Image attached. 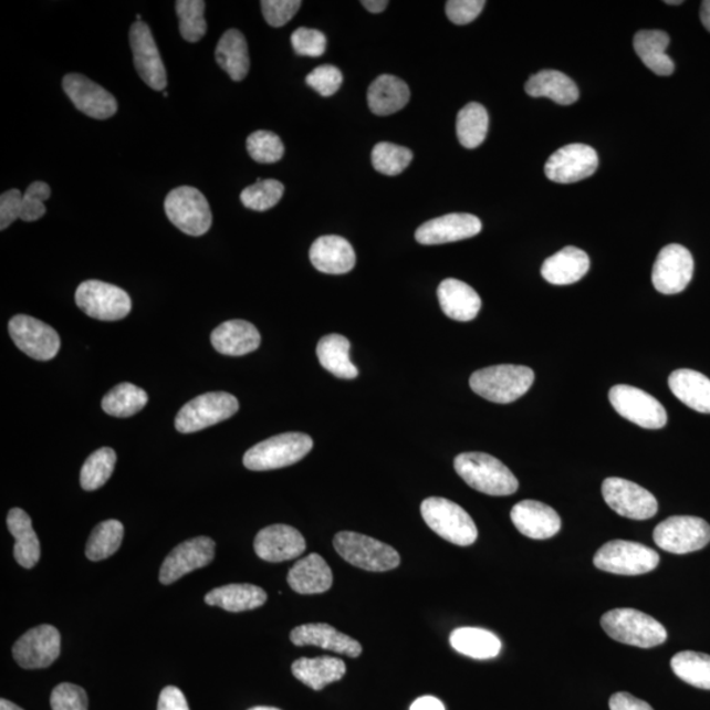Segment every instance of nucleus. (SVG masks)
Segmentation results:
<instances>
[{
  "label": "nucleus",
  "mask_w": 710,
  "mask_h": 710,
  "mask_svg": "<svg viewBox=\"0 0 710 710\" xmlns=\"http://www.w3.org/2000/svg\"><path fill=\"white\" fill-rule=\"evenodd\" d=\"M288 582L297 594H323L332 587L333 574L323 556L310 554L290 570Z\"/></svg>",
  "instance_id": "28"
},
{
  "label": "nucleus",
  "mask_w": 710,
  "mask_h": 710,
  "mask_svg": "<svg viewBox=\"0 0 710 710\" xmlns=\"http://www.w3.org/2000/svg\"><path fill=\"white\" fill-rule=\"evenodd\" d=\"M455 469L471 489L491 497H510L519 490V480L498 458L485 452H463Z\"/></svg>",
  "instance_id": "1"
},
{
  "label": "nucleus",
  "mask_w": 710,
  "mask_h": 710,
  "mask_svg": "<svg viewBox=\"0 0 710 710\" xmlns=\"http://www.w3.org/2000/svg\"><path fill=\"white\" fill-rule=\"evenodd\" d=\"M61 635L52 625H40L28 630L13 645V659L27 670L52 666L60 657Z\"/></svg>",
  "instance_id": "17"
},
{
  "label": "nucleus",
  "mask_w": 710,
  "mask_h": 710,
  "mask_svg": "<svg viewBox=\"0 0 710 710\" xmlns=\"http://www.w3.org/2000/svg\"><path fill=\"white\" fill-rule=\"evenodd\" d=\"M157 710H190V708L184 692L177 687L169 686L159 695Z\"/></svg>",
  "instance_id": "56"
},
{
  "label": "nucleus",
  "mask_w": 710,
  "mask_h": 710,
  "mask_svg": "<svg viewBox=\"0 0 710 710\" xmlns=\"http://www.w3.org/2000/svg\"><path fill=\"white\" fill-rule=\"evenodd\" d=\"M129 44L140 79L156 92H165L167 86L166 69L148 24L144 22L132 24Z\"/></svg>",
  "instance_id": "18"
},
{
  "label": "nucleus",
  "mask_w": 710,
  "mask_h": 710,
  "mask_svg": "<svg viewBox=\"0 0 710 710\" xmlns=\"http://www.w3.org/2000/svg\"><path fill=\"white\" fill-rule=\"evenodd\" d=\"M409 97L407 83L389 74L378 76L368 87L367 93L368 107L378 116L399 113L407 106Z\"/></svg>",
  "instance_id": "30"
},
{
  "label": "nucleus",
  "mask_w": 710,
  "mask_h": 710,
  "mask_svg": "<svg viewBox=\"0 0 710 710\" xmlns=\"http://www.w3.org/2000/svg\"><path fill=\"white\" fill-rule=\"evenodd\" d=\"M665 3H666V4H674V6H675V4H681V3H683V2H681V0H678V2H665Z\"/></svg>",
  "instance_id": "63"
},
{
  "label": "nucleus",
  "mask_w": 710,
  "mask_h": 710,
  "mask_svg": "<svg viewBox=\"0 0 710 710\" xmlns=\"http://www.w3.org/2000/svg\"><path fill=\"white\" fill-rule=\"evenodd\" d=\"M654 541L672 554H688L704 549L710 542V525L695 516H672L660 522L654 531Z\"/></svg>",
  "instance_id": "12"
},
{
  "label": "nucleus",
  "mask_w": 710,
  "mask_h": 710,
  "mask_svg": "<svg viewBox=\"0 0 710 710\" xmlns=\"http://www.w3.org/2000/svg\"><path fill=\"white\" fill-rule=\"evenodd\" d=\"M659 554L638 542L616 540L595 554L594 565L610 574L636 576L650 573L659 565Z\"/></svg>",
  "instance_id": "7"
},
{
  "label": "nucleus",
  "mask_w": 710,
  "mask_h": 710,
  "mask_svg": "<svg viewBox=\"0 0 710 710\" xmlns=\"http://www.w3.org/2000/svg\"><path fill=\"white\" fill-rule=\"evenodd\" d=\"M310 260L320 273L341 275L355 267L352 243L340 236H323L312 243Z\"/></svg>",
  "instance_id": "24"
},
{
  "label": "nucleus",
  "mask_w": 710,
  "mask_h": 710,
  "mask_svg": "<svg viewBox=\"0 0 710 710\" xmlns=\"http://www.w3.org/2000/svg\"><path fill=\"white\" fill-rule=\"evenodd\" d=\"M216 62L234 82L246 80L250 69L249 49L240 31L229 30L222 34L215 52Z\"/></svg>",
  "instance_id": "36"
},
{
  "label": "nucleus",
  "mask_w": 710,
  "mask_h": 710,
  "mask_svg": "<svg viewBox=\"0 0 710 710\" xmlns=\"http://www.w3.org/2000/svg\"><path fill=\"white\" fill-rule=\"evenodd\" d=\"M598 156L584 144H570L553 153L546 161L545 174L555 184L568 185L594 176Z\"/></svg>",
  "instance_id": "16"
},
{
  "label": "nucleus",
  "mask_w": 710,
  "mask_h": 710,
  "mask_svg": "<svg viewBox=\"0 0 710 710\" xmlns=\"http://www.w3.org/2000/svg\"><path fill=\"white\" fill-rule=\"evenodd\" d=\"M675 675L687 685L710 689V656L696 651H680L671 659Z\"/></svg>",
  "instance_id": "42"
},
{
  "label": "nucleus",
  "mask_w": 710,
  "mask_h": 710,
  "mask_svg": "<svg viewBox=\"0 0 710 710\" xmlns=\"http://www.w3.org/2000/svg\"><path fill=\"white\" fill-rule=\"evenodd\" d=\"M344 76L340 69L332 65H323L311 72L305 79L307 85L322 96L328 97L336 94L343 85Z\"/></svg>",
  "instance_id": "52"
},
{
  "label": "nucleus",
  "mask_w": 710,
  "mask_h": 710,
  "mask_svg": "<svg viewBox=\"0 0 710 710\" xmlns=\"http://www.w3.org/2000/svg\"><path fill=\"white\" fill-rule=\"evenodd\" d=\"M490 118L487 109L479 103H469L457 116V136L459 143L468 149L482 145L489 132Z\"/></svg>",
  "instance_id": "40"
},
{
  "label": "nucleus",
  "mask_w": 710,
  "mask_h": 710,
  "mask_svg": "<svg viewBox=\"0 0 710 710\" xmlns=\"http://www.w3.org/2000/svg\"><path fill=\"white\" fill-rule=\"evenodd\" d=\"M437 295L445 315L456 322H471L482 309V299L478 292L455 278L442 281Z\"/></svg>",
  "instance_id": "27"
},
{
  "label": "nucleus",
  "mask_w": 710,
  "mask_h": 710,
  "mask_svg": "<svg viewBox=\"0 0 710 710\" xmlns=\"http://www.w3.org/2000/svg\"><path fill=\"white\" fill-rule=\"evenodd\" d=\"M291 44L295 53L303 58H322L326 51L325 34L311 28H299L292 33Z\"/></svg>",
  "instance_id": "50"
},
{
  "label": "nucleus",
  "mask_w": 710,
  "mask_h": 710,
  "mask_svg": "<svg viewBox=\"0 0 710 710\" xmlns=\"http://www.w3.org/2000/svg\"><path fill=\"white\" fill-rule=\"evenodd\" d=\"M305 546L302 533L283 524L262 529L254 540L255 554L271 563L294 560L305 552Z\"/></svg>",
  "instance_id": "22"
},
{
  "label": "nucleus",
  "mask_w": 710,
  "mask_h": 710,
  "mask_svg": "<svg viewBox=\"0 0 710 710\" xmlns=\"http://www.w3.org/2000/svg\"><path fill=\"white\" fill-rule=\"evenodd\" d=\"M362 6H364L367 11L380 13L387 9L388 2L387 0H365V2H362Z\"/></svg>",
  "instance_id": "59"
},
{
  "label": "nucleus",
  "mask_w": 710,
  "mask_h": 710,
  "mask_svg": "<svg viewBox=\"0 0 710 710\" xmlns=\"http://www.w3.org/2000/svg\"><path fill=\"white\" fill-rule=\"evenodd\" d=\"M164 96H165V97L169 96V94H167L166 90H165V92H164Z\"/></svg>",
  "instance_id": "64"
},
{
  "label": "nucleus",
  "mask_w": 710,
  "mask_h": 710,
  "mask_svg": "<svg viewBox=\"0 0 710 710\" xmlns=\"http://www.w3.org/2000/svg\"><path fill=\"white\" fill-rule=\"evenodd\" d=\"M249 156L259 164H275L284 156V145L281 137L270 130H257L248 137Z\"/></svg>",
  "instance_id": "48"
},
{
  "label": "nucleus",
  "mask_w": 710,
  "mask_h": 710,
  "mask_svg": "<svg viewBox=\"0 0 710 710\" xmlns=\"http://www.w3.org/2000/svg\"><path fill=\"white\" fill-rule=\"evenodd\" d=\"M452 649L473 659H492L499 656L501 640L493 633L479 628H459L451 633Z\"/></svg>",
  "instance_id": "39"
},
{
  "label": "nucleus",
  "mask_w": 710,
  "mask_h": 710,
  "mask_svg": "<svg viewBox=\"0 0 710 710\" xmlns=\"http://www.w3.org/2000/svg\"><path fill=\"white\" fill-rule=\"evenodd\" d=\"M75 303L87 316L102 322H117L129 315L130 296L117 285L86 281L75 292Z\"/></svg>",
  "instance_id": "10"
},
{
  "label": "nucleus",
  "mask_w": 710,
  "mask_h": 710,
  "mask_svg": "<svg viewBox=\"0 0 710 710\" xmlns=\"http://www.w3.org/2000/svg\"><path fill=\"white\" fill-rule=\"evenodd\" d=\"M267 601V592L253 584H228L208 592L205 597L208 605L234 614L260 608Z\"/></svg>",
  "instance_id": "32"
},
{
  "label": "nucleus",
  "mask_w": 710,
  "mask_h": 710,
  "mask_svg": "<svg viewBox=\"0 0 710 710\" xmlns=\"http://www.w3.org/2000/svg\"><path fill=\"white\" fill-rule=\"evenodd\" d=\"M589 257L575 247H566L542 264L541 274L549 283L566 285L580 282L589 270Z\"/></svg>",
  "instance_id": "29"
},
{
  "label": "nucleus",
  "mask_w": 710,
  "mask_h": 710,
  "mask_svg": "<svg viewBox=\"0 0 710 710\" xmlns=\"http://www.w3.org/2000/svg\"><path fill=\"white\" fill-rule=\"evenodd\" d=\"M511 519L521 534L533 540H547L561 531L560 514L541 501L524 500L512 508Z\"/></svg>",
  "instance_id": "23"
},
{
  "label": "nucleus",
  "mask_w": 710,
  "mask_h": 710,
  "mask_svg": "<svg viewBox=\"0 0 710 710\" xmlns=\"http://www.w3.org/2000/svg\"><path fill=\"white\" fill-rule=\"evenodd\" d=\"M292 674L303 685L322 691L345 677L346 665L344 660L332 657L301 658L292 665Z\"/></svg>",
  "instance_id": "34"
},
{
  "label": "nucleus",
  "mask_w": 710,
  "mask_h": 710,
  "mask_svg": "<svg viewBox=\"0 0 710 710\" xmlns=\"http://www.w3.org/2000/svg\"><path fill=\"white\" fill-rule=\"evenodd\" d=\"M413 159V150L391 143H379L374 146L372 153L374 169L389 177L399 176Z\"/></svg>",
  "instance_id": "45"
},
{
  "label": "nucleus",
  "mask_w": 710,
  "mask_h": 710,
  "mask_svg": "<svg viewBox=\"0 0 710 710\" xmlns=\"http://www.w3.org/2000/svg\"><path fill=\"white\" fill-rule=\"evenodd\" d=\"M51 707L53 710H88L87 693L80 686L59 685L51 695Z\"/></svg>",
  "instance_id": "51"
},
{
  "label": "nucleus",
  "mask_w": 710,
  "mask_h": 710,
  "mask_svg": "<svg viewBox=\"0 0 710 710\" xmlns=\"http://www.w3.org/2000/svg\"><path fill=\"white\" fill-rule=\"evenodd\" d=\"M215 541L210 537H197L182 542L166 556L159 570V582L167 586L195 570L210 565L215 558Z\"/></svg>",
  "instance_id": "20"
},
{
  "label": "nucleus",
  "mask_w": 710,
  "mask_h": 710,
  "mask_svg": "<svg viewBox=\"0 0 710 710\" xmlns=\"http://www.w3.org/2000/svg\"><path fill=\"white\" fill-rule=\"evenodd\" d=\"M7 526L15 539L13 556L20 566L32 568L40 561L41 550L36 532L33 531L32 520L20 508H13L7 516Z\"/></svg>",
  "instance_id": "33"
},
{
  "label": "nucleus",
  "mask_w": 710,
  "mask_h": 710,
  "mask_svg": "<svg viewBox=\"0 0 710 710\" xmlns=\"http://www.w3.org/2000/svg\"><path fill=\"white\" fill-rule=\"evenodd\" d=\"M317 358L326 372L341 379L358 377V368L351 361V341L341 334H328L317 344Z\"/></svg>",
  "instance_id": "37"
},
{
  "label": "nucleus",
  "mask_w": 710,
  "mask_h": 710,
  "mask_svg": "<svg viewBox=\"0 0 710 710\" xmlns=\"http://www.w3.org/2000/svg\"><path fill=\"white\" fill-rule=\"evenodd\" d=\"M668 386L687 407L710 415V379L699 372L680 368L668 378Z\"/></svg>",
  "instance_id": "31"
},
{
  "label": "nucleus",
  "mask_w": 710,
  "mask_h": 710,
  "mask_svg": "<svg viewBox=\"0 0 710 710\" xmlns=\"http://www.w3.org/2000/svg\"><path fill=\"white\" fill-rule=\"evenodd\" d=\"M482 232V221L470 213H449L424 222L416 231V241L421 246H441V243L471 239Z\"/></svg>",
  "instance_id": "21"
},
{
  "label": "nucleus",
  "mask_w": 710,
  "mask_h": 710,
  "mask_svg": "<svg viewBox=\"0 0 710 710\" xmlns=\"http://www.w3.org/2000/svg\"><path fill=\"white\" fill-rule=\"evenodd\" d=\"M51 187L45 182H33L23 194L20 220L31 222L43 218L46 212L45 201L51 198Z\"/></svg>",
  "instance_id": "49"
},
{
  "label": "nucleus",
  "mask_w": 710,
  "mask_h": 710,
  "mask_svg": "<svg viewBox=\"0 0 710 710\" xmlns=\"http://www.w3.org/2000/svg\"><path fill=\"white\" fill-rule=\"evenodd\" d=\"M262 13L268 24L280 28L290 22L301 10L302 2L299 0H262Z\"/></svg>",
  "instance_id": "53"
},
{
  "label": "nucleus",
  "mask_w": 710,
  "mask_h": 710,
  "mask_svg": "<svg viewBox=\"0 0 710 710\" xmlns=\"http://www.w3.org/2000/svg\"><path fill=\"white\" fill-rule=\"evenodd\" d=\"M605 503L619 516L631 520H647L656 516L658 501L650 491L630 480L608 478L602 487Z\"/></svg>",
  "instance_id": "13"
},
{
  "label": "nucleus",
  "mask_w": 710,
  "mask_h": 710,
  "mask_svg": "<svg viewBox=\"0 0 710 710\" xmlns=\"http://www.w3.org/2000/svg\"><path fill=\"white\" fill-rule=\"evenodd\" d=\"M124 526L121 521L107 520L96 525L87 541L86 556L90 561H103L114 555L122 546Z\"/></svg>",
  "instance_id": "43"
},
{
  "label": "nucleus",
  "mask_w": 710,
  "mask_h": 710,
  "mask_svg": "<svg viewBox=\"0 0 710 710\" xmlns=\"http://www.w3.org/2000/svg\"><path fill=\"white\" fill-rule=\"evenodd\" d=\"M9 332L19 349L33 359H53L60 352L59 333L38 319L27 315L12 317Z\"/></svg>",
  "instance_id": "15"
},
{
  "label": "nucleus",
  "mask_w": 710,
  "mask_h": 710,
  "mask_svg": "<svg viewBox=\"0 0 710 710\" xmlns=\"http://www.w3.org/2000/svg\"><path fill=\"white\" fill-rule=\"evenodd\" d=\"M62 87L82 114L96 121H106L116 114L115 96L85 75L67 74L62 81Z\"/></svg>",
  "instance_id": "19"
},
{
  "label": "nucleus",
  "mask_w": 710,
  "mask_h": 710,
  "mask_svg": "<svg viewBox=\"0 0 710 710\" xmlns=\"http://www.w3.org/2000/svg\"><path fill=\"white\" fill-rule=\"evenodd\" d=\"M179 18V31L189 43H198L206 36V3L203 0H178L176 3Z\"/></svg>",
  "instance_id": "46"
},
{
  "label": "nucleus",
  "mask_w": 710,
  "mask_h": 710,
  "mask_svg": "<svg viewBox=\"0 0 710 710\" xmlns=\"http://www.w3.org/2000/svg\"><path fill=\"white\" fill-rule=\"evenodd\" d=\"M602 626L610 638L625 645L651 649L666 643L665 626L637 609L617 608L602 617Z\"/></svg>",
  "instance_id": "3"
},
{
  "label": "nucleus",
  "mask_w": 710,
  "mask_h": 710,
  "mask_svg": "<svg viewBox=\"0 0 710 710\" xmlns=\"http://www.w3.org/2000/svg\"><path fill=\"white\" fill-rule=\"evenodd\" d=\"M534 382L531 367L498 365L482 368L471 375L470 387L485 400L510 404L524 396Z\"/></svg>",
  "instance_id": "2"
},
{
  "label": "nucleus",
  "mask_w": 710,
  "mask_h": 710,
  "mask_svg": "<svg viewBox=\"0 0 710 710\" xmlns=\"http://www.w3.org/2000/svg\"><path fill=\"white\" fill-rule=\"evenodd\" d=\"M284 194V186L280 180L259 179L241 192L242 205L253 211H268L280 203Z\"/></svg>",
  "instance_id": "47"
},
{
  "label": "nucleus",
  "mask_w": 710,
  "mask_h": 710,
  "mask_svg": "<svg viewBox=\"0 0 710 710\" xmlns=\"http://www.w3.org/2000/svg\"><path fill=\"white\" fill-rule=\"evenodd\" d=\"M167 218L179 231L200 237L210 231L212 212L203 194L190 186L178 187L165 200Z\"/></svg>",
  "instance_id": "8"
},
{
  "label": "nucleus",
  "mask_w": 710,
  "mask_h": 710,
  "mask_svg": "<svg viewBox=\"0 0 710 710\" xmlns=\"http://www.w3.org/2000/svg\"><path fill=\"white\" fill-rule=\"evenodd\" d=\"M116 464V452L111 448L97 449L86 459L81 470V485L85 491H95L107 483Z\"/></svg>",
  "instance_id": "44"
},
{
  "label": "nucleus",
  "mask_w": 710,
  "mask_h": 710,
  "mask_svg": "<svg viewBox=\"0 0 710 710\" xmlns=\"http://www.w3.org/2000/svg\"><path fill=\"white\" fill-rule=\"evenodd\" d=\"M0 710H23L22 708L13 704V702L2 699L0 700Z\"/></svg>",
  "instance_id": "61"
},
{
  "label": "nucleus",
  "mask_w": 710,
  "mask_h": 710,
  "mask_svg": "<svg viewBox=\"0 0 710 710\" xmlns=\"http://www.w3.org/2000/svg\"><path fill=\"white\" fill-rule=\"evenodd\" d=\"M23 194L17 189L6 191L0 197V229L6 231L13 221L20 219L22 211Z\"/></svg>",
  "instance_id": "55"
},
{
  "label": "nucleus",
  "mask_w": 710,
  "mask_h": 710,
  "mask_svg": "<svg viewBox=\"0 0 710 710\" xmlns=\"http://www.w3.org/2000/svg\"><path fill=\"white\" fill-rule=\"evenodd\" d=\"M610 710H654L646 701L635 698L628 692H618L609 700Z\"/></svg>",
  "instance_id": "57"
},
{
  "label": "nucleus",
  "mask_w": 710,
  "mask_h": 710,
  "mask_svg": "<svg viewBox=\"0 0 710 710\" xmlns=\"http://www.w3.org/2000/svg\"><path fill=\"white\" fill-rule=\"evenodd\" d=\"M410 710H445L442 702L434 696H422V698L417 699Z\"/></svg>",
  "instance_id": "58"
},
{
  "label": "nucleus",
  "mask_w": 710,
  "mask_h": 710,
  "mask_svg": "<svg viewBox=\"0 0 710 710\" xmlns=\"http://www.w3.org/2000/svg\"><path fill=\"white\" fill-rule=\"evenodd\" d=\"M291 643L296 646H317L325 650L341 654L351 658L361 656L362 646L358 640L334 629L328 624H307L297 626L290 635Z\"/></svg>",
  "instance_id": "25"
},
{
  "label": "nucleus",
  "mask_w": 710,
  "mask_h": 710,
  "mask_svg": "<svg viewBox=\"0 0 710 710\" xmlns=\"http://www.w3.org/2000/svg\"><path fill=\"white\" fill-rule=\"evenodd\" d=\"M148 394L143 388L132 383H121L104 396L102 408L104 413L114 417L134 416L148 404Z\"/></svg>",
  "instance_id": "41"
},
{
  "label": "nucleus",
  "mask_w": 710,
  "mask_h": 710,
  "mask_svg": "<svg viewBox=\"0 0 710 710\" xmlns=\"http://www.w3.org/2000/svg\"><path fill=\"white\" fill-rule=\"evenodd\" d=\"M485 6L484 0H450L447 3V15L457 25L470 24Z\"/></svg>",
  "instance_id": "54"
},
{
  "label": "nucleus",
  "mask_w": 710,
  "mask_h": 710,
  "mask_svg": "<svg viewBox=\"0 0 710 710\" xmlns=\"http://www.w3.org/2000/svg\"><path fill=\"white\" fill-rule=\"evenodd\" d=\"M609 401L619 416L644 429H662L667 413L662 404L644 389L617 385L609 391Z\"/></svg>",
  "instance_id": "11"
},
{
  "label": "nucleus",
  "mask_w": 710,
  "mask_h": 710,
  "mask_svg": "<svg viewBox=\"0 0 710 710\" xmlns=\"http://www.w3.org/2000/svg\"><path fill=\"white\" fill-rule=\"evenodd\" d=\"M700 19L702 25L710 32V0L701 3Z\"/></svg>",
  "instance_id": "60"
},
{
  "label": "nucleus",
  "mask_w": 710,
  "mask_h": 710,
  "mask_svg": "<svg viewBox=\"0 0 710 710\" xmlns=\"http://www.w3.org/2000/svg\"><path fill=\"white\" fill-rule=\"evenodd\" d=\"M249 710H281V709L273 708V707H255Z\"/></svg>",
  "instance_id": "62"
},
{
  "label": "nucleus",
  "mask_w": 710,
  "mask_h": 710,
  "mask_svg": "<svg viewBox=\"0 0 710 710\" xmlns=\"http://www.w3.org/2000/svg\"><path fill=\"white\" fill-rule=\"evenodd\" d=\"M239 400L227 393H208L185 404L176 419L180 434H195L231 419L239 410Z\"/></svg>",
  "instance_id": "9"
},
{
  "label": "nucleus",
  "mask_w": 710,
  "mask_h": 710,
  "mask_svg": "<svg viewBox=\"0 0 710 710\" xmlns=\"http://www.w3.org/2000/svg\"><path fill=\"white\" fill-rule=\"evenodd\" d=\"M211 343L220 354L241 357L259 349L261 334L246 320H229L212 332Z\"/></svg>",
  "instance_id": "26"
},
{
  "label": "nucleus",
  "mask_w": 710,
  "mask_h": 710,
  "mask_svg": "<svg viewBox=\"0 0 710 710\" xmlns=\"http://www.w3.org/2000/svg\"><path fill=\"white\" fill-rule=\"evenodd\" d=\"M525 92L533 97H549L561 106H570L580 100V88L566 74L556 71H542L529 79Z\"/></svg>",
  "instance_id": "35"
},
{
  "label": "nucleus",
  "mask_w": 710,
  "mask_h": 710,
  "mask_svg": "<svg viewBox=\"0 0 710 710\" xmlns=\"http://www.w3.org/2000/svg\"><path fill=\"white\" fill-rule=\"evenodd\" d=\"M421 516L431 531L451 544L470 546L478 539V529L470 514L448 499L424 500Z\"/></svg>",
  "instance_id": "5"
},
{
  "label": "nucleus",
  "mask_w": 710,
  "mask_h": 710,
  "mask_svg": "<svg viewBox=\"0 0 710 710\" xmlns=\"http://www.w3.org/2000/svg\"><path fill=\"white\" fill-rule=\"evenodd\" d=\"M695 262L691 252L678 243L660 250L652 268V284L660 294L674 295L685 291L692 281Z\"/></svg>",
  "instance_id": "14"
},
{
  "label": "nucleus",
  "mask_w": 710,
  "mask_h": 710,
  "mask_svg": "<svg viewBox=\"0 0 710 710\" xmlns=\"http://www.w3.org/2000/svg\"><path fill=\"white\" fill-rule=\"evenodd\" d=\"M636 53L644 64L657 75H671L675 72L674 61L667 55L670 36L664 31H639L635 41Z\"/></svg>",
  "instance_id": "38"
},
{
  "label": "nucleus",
  "mask_w": 710,
  "mask_h": 710,
  "mask_svg": "<svg viewBox=\"0 0 710 710\" xmlns=\"http://www.w3.org/2000/svg\"><path fill=\"white\" fill-rule=\"evenodd\" d=\"M313 448L312 438L305 434L278 435L254 445L243 456V466L252 471H269L295 464Z\"/></svg>",
  "instance_id": "4"
},
{
  "label": "nucleus",
  "mask_w": 710,
  "mask_h": 710,
  "mask_svg": "<svg viewBox=\"0 0 710 710\" xmlns=\"http://www.w3.org/2000/svg\"><path fill=\"white\" fill-rule=\"evenodd\" d=\"M333 546L352 566L373 573H385L400 565L399 553L393 546L354 532H340Z\"/></svg>",
  "instance_id": "6"
}]
</instances>
